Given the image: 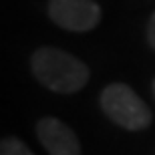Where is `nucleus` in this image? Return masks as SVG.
Instances as JSON below:
<instances>
[{
  "label": "nucleus",
  "mask_w": 155,
  "mask_h": 155,
  "mask_svg": "<svg viewBox=\"0 0 155 155\" xmlns=\"http://www.w3.org/2000/svg\"><path fill=\"white\" fill-rule=\"evenodd\" d=\"M101 109L113 123L127 131H143L151 125V111L129 85L113 83L101 93Z\"/></svg>",
  "instance_id": "nucleus-2"
},
{
  "label": "nucleus",
  "mask_w": 155,
  "mask_h": 155,
  "mask_svg": "<svg viewBox=\"0 0 155 155\" xmlns=\"http://www.w3.org/2000/svg\"><path fill=\"white\" fill-rule=\"evenodd\" d=\"M147 40H149L151 48H155V12L149 18V24H147Z\"/></svg>",
  "instance_id": "nucleus-6"
},
{
  "label": "nucleus",
  "mask_w": 155,
  "mask_h": 155,
  "mask_svg": "<svg viewBox=\"0 0 155 155\" xmlns=\"http://www.w3.org/2000/svg\"><path fill=\"white\" fill-rule=\"evenodd\" d=\"M36 135L51 155H81V143L75 131L54 117H42L36 123Z\"/></svg>",
  "instance_id": "nucleus-4"
},
{
  "label": "nucleus",
  "mask_w": 155,
  "mask_h": 155,
  "mask_svg": "<svg viewBox=\"0 0 155 155\" xmlns=\"http://www.w3.org/2000/svg\"><path fill=\"white\" fill-rule=\"evenodd\" d=\"M48 16L71 32H89L101 22V6L95 0H48Z\"/></svg>",
  "instance_id": "nucleus-3"
},
{
  "label": "nucleus",
  "mask_w": 155,
  "mask_h": 155,
  "mask_svg": "<svg viewBox=\"0 0 155 155\" xmlns=\"http://www.w3.org/2000/svg\"><path fill=\"white\" fill-rule=\"evenodd\" d=\"M30 69L40 85L54 93H77L89 83V67L54 46H42L32 52Z\"/></svg>",
  "instance_id": "nucleus-1"
},
{
  "label": "nucleus",
  "mask_w": 155,
  "mask_h": 155,
  "mask_svg": "<svg viewBox=\"0 0 155 155\" xmlns=\"http://www.w3.org/2000/svg\"><path fill=\"white\" fill-rule=\"evenodd\" d=\"M0 155H35V153L16 137H4L0 143Z\"/></svg>",
  "instance_id": "nucleus-5"
},
{
  "label": "nucleus",
  "mask_w": 155,
  "mask_h": 155,
  "mask_svg": "<svg viewBox=\"0 0 155 155\" xmlns=\"http://www.w3.org/2000/svg\"><path fill=\"white\" fill-rule=\"evenodd\" d=\"M153 93H155V81H153Z\"/></svg>",
  "instance_id": "nucleus-7"
}]
</instances>
